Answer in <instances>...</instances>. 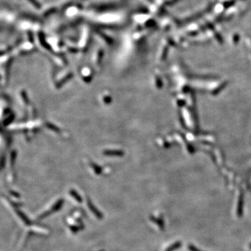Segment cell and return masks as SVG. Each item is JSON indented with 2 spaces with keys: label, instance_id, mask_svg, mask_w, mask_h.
I'll list each match as a JSON object with an SVG mask.
<instances>
[{
  "label": "cell",
  "instance_id": "2",
  "mask_svg": "<svg viewBox=\"0 0 251 251\" xmlns=\"http://www.w3.org/2000/svg\"><path fill=\"white\" fill-rule=\"evenodd\" d=\"M250 248H251V245H250Z\"/></svg>",
  "mask_w": 251,
  "mask_h": 251
},
{
  "label": "cell",
  "instance_id": "1",
  "mask_svg": "<svg viewBox=\"0 0 251 251\" xmlns=\"http://www.w3.org/2000/svg\"><path fill=\"white\" fill-rule=\"evenodd\" d=\"M189 248L190 249V250H191L192 251H199V250H197V248H194L193 246H190L189 247Z\"/></svg>",
  "mask_w": 251,
  "mask_h": 251
}]
</instances>
